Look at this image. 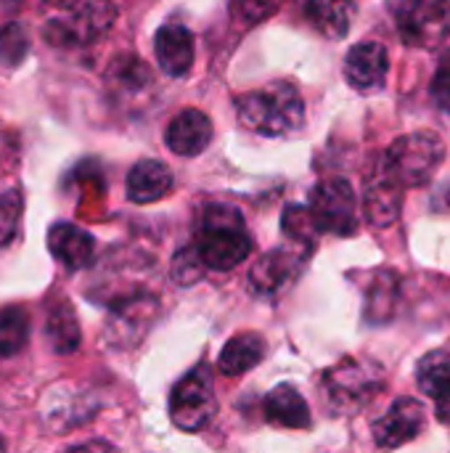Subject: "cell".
I'll return each instance as SVG.
<instances>
[{
	"label": "cell",
	"mask_w": 450,
	"mask_h": 453,
	"mask_svg": "<svg viewBox=\"0 0 450 453\" xmlns=\"http://www.w3.org/2000/svg\"><path fill=\"white\" fill-rule=\"evenodd\" d=\"M117 21L111 0H40L37 29L53 48H85L98 42Z\"/></svg>",
	"instance_id": "obj_1"
},
{
	"label": "cell",
	"mask_w": 450,
	"mask_h": 453,
	"mask_svg": "<svg viewBox=\"0 0 450 453\" xmlns=\"http://www.w3.org/2000/svg\"><path fill=\"white\" fill-rule=\"evenodd\" d=\"M239 122L268 138H286L305 122V101L292 82L276 80L236 98Z\"/></svg>",
	"instance_id": "obj_2"
},
{
	"label": "cell",
	"mask_w": 450,
	"mask_h": 453,
	"mask_svg": "<svg viewBox=\"0 0 450 453\" xmlns=\"http://www.w3.org/2000/svg\"><path fill=\"white\" fill-rule=\"evenodd\" d=\"M194 247L199 250L207 271H231L244 263L252 252V242L241 212L231 204L207 207Z\"/></svg>",
	"instance_id": "obj_3"
},
{
	"label": "cell",
	"mask_w": 450,
	"mask_h": 453,
	"mask_svg": "<svg viewBox=\"0 0 450 453\" xmlns=\"http://www.w3.org/2000/svg\"><path fill=\"white\" fill-rule=\"evenodd\" d=\"M321 385L334 414H358L382 393L385 372L371 358H345L324 374Z\"/></svg>",
	"instance_id": "obj_4"
},
{
	"label": "cell",
	"mask_w": 450,
	"mask_h": 453,
	"mask_svg": "<svg viewBox=\"0 0 450 453\" xmlns=\"http://www.w3.org/2000/svg\"><path fill=\"white\" fill-rule=\"evenodd\" d=\"M446 159V143L435 133L400 135L385 154L382 170L403 188H416L432 180Z\"/></svg>",
	"instance_id": "obj_5"
},
{
	"label": "cell",
	"mask_w": 450,
	"mask_h": 453,
	"mask_svg": "<svg viewBox=\"0 0 450 453\" xmlns=\"http://www.w3.org/2000/svg\"><path fill=\"white\" fill-rule=\"evenodd\" d=\"M395 21L411 48H440L450 37V0H398Z\"/></svg>",
	"instance_id": "obj_6"
},
{
	"label": "cell",
	"mask_w": 450,
	"mask_h": 453,
	"mask_svg": "<svg viewBox=\"0 0 450 453\" xmlns=\"http://www.w3.org/2000/svg\"><path fill=\"white\" fill-rule=\"evenodd\" d=\"M217 414V395L204 366L188 372L170 395V419L183 433H199Z\"/></svg>",
	"instance_id": "obj_7"
},
{
	"label": "cell",
	"mask_w": 450,
	"mask_h": 453,
	"mask_svg": "<svg viewBox=\"0 0 450 453\" xmlns=\"http://www.w3.org/2000/svg\"><path fill=\"white\" fill-rule=\"evenodd\" d=\"M310 210L321 234L353 236L358 231V199L345 178H326L310 191Z\"/></svg>",
	"instance_id": "obj_8"
},
{
	"label": "cell",
	"mask_w": 450,
	"mask_h": 453,
	"mask_svg": "<svg viewBox=\"0 0 450 453\" xmlns=\"http://www.w3.org/2000/svg\"><path fill=\"white\" fill-rule=\"evenodd\" d=\"M427 411L416 398H398L385 417H379L371 427L374 441L379 449H400L411 441H416L424 433Z\"/></svg>",
	"instance_id": "obj_9"
},
{
	"label": "cell",
	"mask_w": 450,
	"mask_h": 453,
	"mask_svg": "<svg viewBox=\"0 0 450 453\" xmlns=\"http://www.w3.org/2000/svg\"><path fill=\"white\" fill-rule=\"evenodd\" d=\"M302 263H305V255L300 250L278 247V250L265 252L249 273L252 289L268 297L281 295L297 281V276L302 273Z\"/></svg>",
	"instance_id": "obj_10"
},
{
	"label": "cell",
	"mask_w": 450,
	"mask_h": 453,
	"mask_svg": "<svg viewBox=\"0 0 450 453\" xmlns=\"http://www.w3.org/2000/svg\"><path fill=\"white\" fill-rule=\"evenodd\" d=\"M390 56L382 42H358L345 56V80L350 88L369 93L385 85Z\"/></svg>",
	"instance_id": "obj_11"
},
{
	"label": "cell",
	"mask_w": 450,
	"mask_h": 453,
	"mask_svg": "<svg viewBox=\"0 0 450 453\" xmlns=\"http://www.w3.org/2000/svg\"><path fill=\"white\" fill-rule=\"evenodd\" d=\"M212 141V122L199 109H183L172 117L164 133V143L178 157H199Z\"/></svg>",
	"instance_id": "obj_12"
},
{
	"label": "cell",
	"mask_w": 450,
	"mask_h": 453,
	"mask_svg": "<svg viewBox=\"0 0 450 453\" xmlns=\"http://www.w3.org/2000/svg\"><path fill=\"white\" fill-rule=\"evenodd\" d=\"M154 53L164 74L186 77L194 66V35L183 24H164L156 29Z\"/></svg>",
	"instance_id": "obj_13"
},
{
	"label": "cell",
	"mask_w": 450,
	"mask_h": 453,
	"mask_svg": "<svg viewBox=\"0 0 450 453\" xmlns=\"http://www.w3.org/2000/svg\"><path fill=\"white\" fill-rule=\"evenodd\" d=\"M48 250L66 271H80L93 260L95 239L74 223H56L48 231Z\"/></svg>",
	"instance_id": "obj_14"
},
{
	"label": "cell",
	"mask_w": 450,
	"mask_h": 453,
	"mask_svg": "<svg viewBox=\"0 0 450 453\" xmlns=\"http://www.w3.org/2000/svg\"><path fill=\"white\" fill-rule=\"evenodd\" d=\"M175 186V178L170 173V167L164 162H156V159H141L130 175H127V183H125V191H127V199L135 202V204H151V202H159L164 199Z\"/></svg>",
	"instance_id": "obj_15"
},
{
	"label": "cell",
	"mask_w": 450,
	"mask_h": 453,
	"mask_svg": "<svg viewBox=\"0 0 450 453\" xmlns=\"http://www.w3.org/2000/svg\"><path fill=\"white\" fill-rule=\"evenodd\" d=\"M400 191L403 186H398L385 170L369 180L366 186V194H363V212L366 218L377 226V228H385V226H393L400 215Z\"/></svg>",
	"instance_id": "obj_16"
},
{
	"label": "cell",
	"mask_w": 450,
	"mask_h": 453,
	"mask_svg": "<svg viewBox=\"0 0 450 453\" xmlns=\"http://www.w3.org/2000/svg\"><path fill=\"white\" fill-rule=\"evenodd\" d=\"M263 411L273 427H286V430H308L310 427V409H308L305 398L292 385L273 388L263 403Z\"/></svg>",
	"instance_id": "obj_17"
},
{
	"label": "cell",
	"mask_w": 450,
	"mask_h": 453,
	"mask_svg": "<svg viewBox=\"0 0 450 453\" xmlns=\"http://www.w3.org/2000/svg\"><path fill=\"white\" fill-rule=\"evenodd\" d=\"M305 19L318 35L329 40H342L355 21V3L353 0H308Z\"/></svg>",
	"instance_id": "obj_18"
},
{
	"label": "cell",
	"mask_w": 450,
	"mask_h": 453,
	"mask_svg": "<svg viewBox=\"0 0 450 453\" xmlns=\"http://www.w3.org/2000/svg\"><path fill=\"white\" fill-rule=\"evenodd\" d=\"M265 358V340L257 332H244L236 334L225 342L220 358H217V369L225 377H241L249 369H255L260 361Z\"/></svg>",
	"instance_id": "obj_19"
},
{
	"label": "cell",
	"mask_w": 450,
	"mask_h": 453,
	"mask_svg": "<svg viewBox=\"0 0 450 453\" xmlns=\"http://www.w3.org/2000/svg\"><path fill=\"white\" fill-rule=\"evenodd\" d=\"M154 311H156V300H151V297H133L127 303L114 305L111 321L106 324L111 340L114 342H133L130 329H138L143 334L149 329V324L154 321Z\"/></svg>",
	"instance_id": "obj_20"
},
{
	"label": "cell",
	"mask_w": 450,
	"mask_h": 453,
	"mask_svg": "<svg viewBox=\"0 0 450 453\" xmlns=\"http://www.w3.org/2000/svg\"><path fill=\"white\" fill-rule=\"evenodd\" d=\"M45 337H48V345L61 356L74 353L80 348V321L66 300H61L58 305H50L48 319H45Z\"/></svg>",
	"instance_id": "obj_21"
},
{
	"label": "cell",
	"mask_w": 450,
	"mask_h": 453,
	"mask_svg": "<svg viewBox=\"0 0 450 453\" xmlns=\"http://www.w3.org/2000/svg\"><path fill=\"white\" fill-rule=\"evenodd\" d=\"M419 390L427 393L435 403H443L450 398V356L446 350H432L419 361L416 369Z\"/></svg>",
	"instance_id": "obj_22"
},
{
	"label": "cell",
	"mask_w": 450,
	"mask_h": 453,
	"mask_svg": "<svg viewBox=\"0 0 450 453\" xmlns=\"http://www.w3.org/2000/svg\"><path fill=\"white\" fill-rule=\"evenodd\" d=\"M29 340V313L19 305L0 308V358L16 356Z\"/></svg>",
	"instance_id": "obj_23"
},
{
	"label": "cell",
	"mask_w": 450,
	"mask_h": 453,
	"mask_svg": "<svg viewBox=\"0 0 450 453\" xmlns=\"http://www.w3.org/2000/svg\"><path fill=\"white\" fill-rule=\"evenodd\" d=\"M284 234H286L294 244L313 247L316 236L321 234L313 210H310V207H297V204L286 207V212H284Z\"/></svg>",
	"instance_id": "obj_24"
},
{
	"label": "cell",
	"mask_w": 450,
	"mask_h": 453,
	"mask_svg": "<svg viewBox=\"0 0 450 453\" xmlns=\"http://www.w3.org/2000/svg\"><path fill=\"white\" fill-rule=\"evenodd\" d=\"M29 53V37L21 24L11 21L0 27V69H16Z\"/></svg>",
	"instance_id": "obj_25"
},
{
	"label": "cell",
	"mask_w": 450,
	"mask_h": 453,
	"mask_svg": "<svg viewBox=\"0 0 450 453\" xmlns=\"http://www.w3.org/2000/svg\"><path fill=\"white\" fill-rule=\"evenodd\" d=\"M393 292H398V279L393 273H379V279L374 281L371 292H369V319L371 321H387L393 316L395 308V297Z\"/></svg>",
	"instance_id": "obj_26"
},
{
	"label": "cell",
	"mask_w": 450,
	"mask_h": 453,
	"mask_svg": "<svg viewBox=\"0 0 450 453\" xmlns=\"http://www.w3.org/2000/svg\"><path fill=\"white\" fill-rule=\"evenodd\" d=\"M292 3L294 0H233V19L241 21L244 27H252V24H260V21L276 16L278 11H284Z\"/></svg>",
	"instance_id": "obj_27"
},
{
	"label": "cell",
	"mask_w": 450,
	"mask_h": 453,
	"mask_svg": "<svg viewBox=\"0 0 450 453\" xmlns=\"http://www.w3.org/2000/svg\"><path fill=\"white\" fill-rule=\"evenodd\" d=\"M204 271H207V265H204V260H202V255H199V250L191 244V247H183L178 255H175V260H172V279L180 284V287H191V284H196L202 276H204Z\"/></svg>",
	"instance_id": "obj_28"
},
{
	"label": "cell",
	"mask_w": 450,
	"mask_h": 453,
	"mask_svg": "<svg viewBox=\"0 0 450 453\" xmlns=\"http://www.w3.org/2000/svg\"><path fill=\"white\" fill-rule=\"evenodd\" d=\"M19 218H21V194L19 191L0 194V247H5L13 239L19 228Z\"/></svg>",
	"instance_id": "obj_29"
},
{
	"label": "cell",
	"mask_w": 450,
	"mask_h": 453,
	"mask_svg": "<svg viewBox=\"0 0 450 453\" xmlns=\"http://www.w3.org/2000/svg\"><path fill=\"white\" fill-rule=\"evenodd\" d=\"M432 101L443 114L450 117V64H443L432 80Z\"/></svg>",
	"instance_id": "obj_30"
},
{
	"label": "cell",
	"mask_w": 450,
	"mask_h": 453,
	"mask_svg": "<svg viewBox=\"0 0 450 453\" xmlns=\"http://www.w3.org/2000/svg\"><path fill=\"white\" fill-rule=\"evenodd\" d=\"M435 411H438V419L450 427V398L448 401H443V403H435Z\"/></svg>",
	"instance_id": "obj_31"
},
{
	"label": "cell",
	"mask_w": 450,
	"mask_h": 453,
	"mask_svg": "<svg viewBox=\"0 0 450 453\" xmlns=\"http://www.w3.org/2000/svg\"><path fill=\"white\" fill-rule=\"evenodd\" d=\"M21 0H0V5H3V11H13L16 5H19Z\"/></svg>",
	"instance_id": "obj_32"
},
{
	"label": "cell",
	"mask_w": 450,
	"mask_h": 453,
	"mask_svg": "<svg viewBox=\"0 0 450 453\" xmlns=\"http://www.w3.org/2000/svg\"><path fill=\"white\" fill-rule=\"evenodd\" d=\"M3 449H5V446H3V441H0V451H3Z\"/></svg>",
	"instance_id": "obj_33"
},
{
	"label": "cell",
	"mask_w": 450,
	"mask_h": 453,
	"mask_svg": "<svg viewBox=\"0 0 450 453\" xmlns=\"http://www.w3.org/2000/svg\"><path fill=\"white\" fill-rule=\"evenodd\" d=\"M448 199H450V194H448Z\"/></svg>",
	"instance_id": "obj_34"
}]
</instances>
